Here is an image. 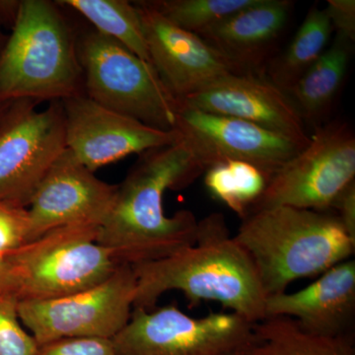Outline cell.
I'll list each match as a JSON object with an SVG mask.
<instances>
[{
  "label": "cell",
  "mask_w": 355,
  "mask_h": 355,
  "mask_svg": "<svg viewBox=\"0 0 355 355\" xmlns=\"http://www.w3.org/2000/svg\"><path fill=\"white\" fill-rule=\"evenodd\" d=\"M132 266L137 280L133 308L151 310L166 292L178 291L191 305L216 301L253 324L266 317V295L258 272L221 214L198 221L197 239L191 246Z\"/></svg>",
  "instance_id": "2"
},
{
  "label": "cell",
  "mask_w": 355,
  "mask_h": 355,
  "mask_svg": "<svg viewBox=\"0 0 355 355\" xmlns=\"http://www.w3.org/2000/svg\"><path fill=\"white\" fill-rule=\"evenodd\" d=\"M354 178V130L343 121L319 125L309 144L270 178L250 212L273 207L329 211Z\"/></svg>",
  "instance_id": "8"
},
{
  "label": "cell",
  "mask_w": 355,
  "mask_h": 355,
  "mask_svg": "<svg viewBox=\"0 0 355 355\" xmlns=\"http://www.w3.org/2000/svg\"><path fill=\"white\" fill-rule=\"evenodd\" d=\"M333 33L326 8L311 7L286 50L273 58L266 67L268 80L288 92L328 48Z\"/></svg>",
  "instance_id": "20"
},
{
  "label": "cell",
  "mask_w": 355,
  "mask_h": 355,
  "mask_svg": "<svg viewBox=\"0 0 355 355\" xmlns=\"http://www.w3.org/2000/svg\"><path fill=\"white\" fill-rule=\"evenodd\" d=\"M135 4L139 9L151 64L177 100L222 77L237 73L200 36L173 24L144 1Z\"/></svg>",
  "instance_id": "14"
},
{
  "label": "cell",
  "mask_w": 355,
  "mask_h": 355,
  "mask_svg": "<svg viewBox=\"0 0 355 355\" xmlns=\"http://www.w3.org/2000/svg\"><path fill=\"white\" fill-rule=\"evenodd\" d=\"M83 93L77 37L57 2H18L12 32L0 50V106L64 101Z\"/></svg>",
  "instance_id": "4"
},
{
  "label": "cell",
  "mask_w": 355,
  "mask_h": 355,
  "mask_svg": "<svg viewBox=\"0 0 355 355\" xmlns=\"http://www.w3.org/2000/svg\"><path fill=\"white\" fill-rule=\"evenodd\" d=\"M38 355H116L109 338H64L40 345Z\"/></svg>",
  "instance_id": "26"
},
{
  "label": "cell",
  "mask_w": 355,
  "mask_h": 355,
  "mask_svg": "<svg viewBox=\"0 0 355 355\" xmlns=\"http://www.w3.org/2000/svg\"><path fill=\"white\" fill-rule=\"evenodd\" d=\"M62 102L65 144L91 172L132 154L180 140L177 130H161L97 104L85 93Z\"/></svg>",
  "instance_id": "12"
},
{
  "label": "cell",
  "mask_w": 355,
  "mask_h": 355,
  "mask_svg": "<svg viewBox=\"0 0 355 355\" xmlns=\"http://www.w3.org/2000/svg\"><path fill=\"white\" fill-rule=\"evenodd\" d=\"M180 102L200 111L232 116L303 144L310 137L291 98L265 76L232 73Z\"/></svg>",
  "instance_id": "15"
},
{
  "label": "cell",
  "mask_w": 355,
  "mask_h": 355,
  "mask_svg": "<svg viewBox=\"0 0 355 355\" xmlns=\"http://www.w3.org/2000/svg\"><path fill=\"white\" fill-rule=\"evenodd\" d=\"M118 184L98 179L69 149L58 156L30 200L28 242L49 231L76 224L101 226L116 198Z\"/></svg>",
  "instance_id": "13"
},
{
  "label": "cell",
  "mask_w": 355,
  "mask_h": 355,
  "mask_svg": "<svg viewBox=\"0 0 355 355\" xmlns=\"http://www.w3.org/2000/svg\"><path fill=\"white\" fill-rule=\"evenodd\" d=\"M355 314V261H343L301 291L268 296L266 317L295 320L314 335L347 336Z\"/></svg>",
  "instance_id": "17"
},
{
  "label": "cell",
  "mask_w": 355,
  "mask_h": 355,
  "mask_svg": "<svg viewBox=\"0 0 355 355\" xmlns=\"http://www.w3.org/2000/svg\"><path fill=\"white\" fill-rule=\"evenodd\" d=\"M28 233L27 209L0 202V256L6 257L27 244Z\"/></svg>",
  "instance_id": "25"
},
{
  "label": "cell",
  "mask_w": 355,
  "mask_h": 355,
  "mask_svg": "<svg viewBox=\"0 0 355 355\" xmlns=\"http://www.w3.org/2000/svg\"><path fill=\"white\" fill-rule=\"evenodd\" d=\"M234 237L253 261L266 298L349 260L355 250L336 214L291 207L250 212Z\"/></svg>",
  "instance_id": "3"
},
{
  "label": "cell",
  "mask_w": 355,
  "mask_h": 355,
  "mask_svg": "<svg viewBox=\"0 0 355 355\" xmlns=\"http://www.w3.org/2000/svg\"><path fill=\"white\" fill-rule=\"evenodd\" d=\"M334 31L352 42L355 38L354 0H328L326 8Z\"/></svg>",
  "instance_id": "27"
},
{
  "label": "cell",
  "mask_w": 355,
  "mask_h": 355,
  "mask_svg": "<svg viewBox=\"0 0 355 355\" xmlns=\"http://www.w3.org/2000/svg\"><path fill=\"white\" fill-rule=\"evenodd\" d=\"M178 102L174 130L205 171L218 163L241 161L270 178L306 146L249 121Z\"/></svg>",
  "instance_id": "11"
},
{
  "label": "cell",
  "mask_w": 355,
  "mask_h": 355,
  "mask_svg": "<svg viewBox=\"0 0 355 355\" xmlns=\"http://www.w3.org/2000/svg\"><path fill=\"white\" fill-rule=\"evenodd\" d=\"M2 106H3V105H2ZM2 106H0V114H1V111H2Z\"/></svg>",
  "instance_id": "31"
},
{
  "label": "cell",
  "mask_w": 355,
  "mask_h": 355,
  "mask_svg": "<svg viewBox=\"0 0 355 355\" xmlns=\"http://www.w3.org/2000/svg\"><path fill=\"white\" fill-rule=\"evenodd\" d=\"M132 266L121 263L94 286L62 297L19 300L23 326L40 345L64 338L112 340L130 321L135 301Z\"/></svg>",
  "instance_id": "9"
},
{
  "label": "cell",
  "mask_w": 355,
  "mask_h": 355,
  "mask_svg": "<svg viewBox=\"0 0 355 355\" xmlns=\"http://www.w3.org/2000/svg\"><path fill=\"white\" fill-rule=\"evenodd\" d=\"M354 42L336 34L326 51L286 93L303 121L318 123L329 113L342 87Z\"/></svg>",
  "instance_id": "18"
},
{
  "label": "cell",
  "mask_w": 355,
  "mask_h": 355,
  "mask_svg": "<svg viewBox=\"0 0 355 355\" xmlns=\"http://www.w3.org/2000/svg\"><path fill=\"white\" fill-rule=\"evenodd\" d=\"M60 6L74 9L96 31L114 40L151 64L139 9L125 0H62Z\"/></svg>",
  "instance_id": "21"
},
{
  "label": "cell",
  "mask_w": 355,
  "mask_h": 355,
  "mask_svg": "<svg viewBox=\"0 0 355 355\" xmlns=\"http://www.w3.org/2000/svg\"><path fill=\"white\" fill-rule=\"evenodd\" d=\"M100 226L76 224L49 231L6 257L19 300H44L108 279L121 263L97 242Z\"/></svg>",
  "instance_id": "5"
},
{
  "label": "cell",
  "mask_w": 355,
  "mask_h": 355,
  "mask_svg": "<svg viewBox=\"0 0 355 355\" xmlns=\"http://www.w3.org/2000/svg\"><path fill=\"white\" fill-rule=\"evenodd\" d=\"M292 7L288 0H258L198 36L237 73L266 76Z\"/></svg>",
  "instance_id": "16"
},
{
  "label": "cell",
  "mask_w": 355,
  "mask_h": 355,
  "mask_svg": "<svg viewBox=\"0 0 355 355\" xmlns=\"http://www.w3.org/2000/svg\"><path fill=\"white\" fill-rule=\"evenodd\" d=\"M18 303L15 294H0V355H38V343L23 328Z\"/></svg>",
  "instance_id": "24"
},
{
  "label": "cell",
  "mask_w": 355,
  "mask_h": 355,
  "mask_svg": "<svg viewBox=\"0 0 355 355\" xmlns=\"http://www.w3.org/2000/svg\"><path fill=\"white\" fill-rule=\"evenodd\" d=\"M258 0H150L144 1L173 24L200 35Z\"/></svg>",
  "instance_id": "23"
},
{
  "label": "cell",
  "mask_w": 355,
  "mask_h": 355,
  "mask_svg": "<svg viewBox=\"0 0 355 355\" xmlns=\"http://www.w3.org/2000/svg\"><path fill=\"white\" fill-rule=\"evenodd\" d=\"M205 172L181 140L139 154L118 184L97 242L119 263L130 266L160 260L191 246L197 239L198 220L190 210L166 216L164 195L186 188Z\"/></svg>",
  "instance_id": "1"
},
{
  "label": "cell",
  "mask_w": 355,
  "mask_h": 355,
  "mask_svg": "<svg viewBox=\"0 0 355 355\" xmlns=\"http://www.w3.org/2000/svg\"><path fill=\"white\" fill-rule=\"evenodd\" d=\"M254 326L233 312L193 318L173 305L133 308L112 343L116 355H243L254 342Z\"/></svg>",
  "instance_id": "7"
},
{
  "label": "cell",
  "mask_w": 355,
  "mask_h": 355,
  "mask_svg": "<svg viewBox=\"0 0 355 355\" xmlns=\"http://www.w3.org/2000/svg\"><path fill=\"white\" fill-rule=\"evenodd\" d=\"M3 18H4V15H3V12H2V9H1V4H0V50H1V48H2V46H3V44H4V40H3V35H2V31H1V24H2V20H3Z\"/></svg>",
  "instance_id": "30"
},
{
  "label": "cell",
  "mask_w": 355,
  "mask_h": 355,
  "mask_svg": "<svg viewBox=\"0 0 355 355\" xmlns=\"http://www.w3.org/2000/svg\"><path fill=\"white\" fill-rule=\"evenodd\" d=\"M331 209H336V216L350 237L355 240V181L336 198Z\"/></svg>",
  "instance_id": "28"
},
{
  "label": "cell",
  "mask_w": 355,
  "mask_h": 355,
  "mask_svg": "<svg viewBox=\"0 0 355 355\" xmlns=\"http://www.w3.org/2000/svg\"><path fill=\"white\" fill-rule=\"evenodd\" d=\"M77 53L88 98L149 127L174 130L179 102L153 64L95 29L77 37Z\"/></svg>",
  "instance_id": "6"
},
{
  "label": "cell",
  "mask_w": 355,
  "mask_h": 355,
  "mask_svg": "<svg viewBox=\"0 0 355 355\" xmlns=\"http://www.w3.org/2000/svg\"><path fill=\"white\" fill-rule=\"evenodd\" d=\"M19 100L2 106L0 114V202L29 207L30 200L65 148L64 106Z\"/></svg>",
  "instance_id": "10"
},
{
  "label": "cell",
  "mask_w": 355,
  "mask_h": 355,
  "mask_svg": "<svg viewBox=\"0 0 355 355\" xmlns=\"http://www.w3.org/2000/svg\"><path fill=\"white\" fill-rule=\"evenodd\" d=\"M14 293L13 277L6 257L0 256V294Z\"/></svg>",
  "instance_id": "29"
},
{
  "label": "cell",
  "mask_w": 355,
  "mask_h": 355,
  "mask_svg": "<svg viewBox=\"0 0 355 355\" xmlns=\"http://www.w3.org/2000/svg\"><path fill=\"white\" fill-rule=\"evenodd\" d=\"M205 174V184L210 195L241 219L259 202L270 180L256 166L241 161L218 163Z\"/></svg>",
  "instance_id": "22"
},
{
  "label": "cell",
  "mask_w": 355,
  "mask_h": 355,
  "mask_svg": "<svg viewBox=\"0 0 355 355\" xmlns=\"http://www.w3.org/2000/svg\"><path fill=\"white\" fill-rule=\"evenodd\" d=\"M243 355H355L349 336L314 335L289 317H266L254 324V342Z\"/></svg>",
  "instance_id": "19"
}]
</instances>
